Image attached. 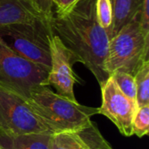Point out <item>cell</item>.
Here are the masks:
<instances>
[{"label": "cell", "instance_id": "9a60e30c", "mask_svg": "<svg viewBox=\"0 0 149 149\" xmlns=\"http://www.w3.org/2000/svg\"><path fill=\"white\" fill-rule=\"evenodd\" d=\"M133 134L139 138L148 135L149 133V106L138 107L132 122Z\"/></svg>", "mask_w": 149, "mask_h": 149}, {"label": "cell", "instance_id": "9c48e42d", "mask_svg": "<svg viewBox=\"0 0 149 149\" xmlns=\"http://www.w3.org/2000/svg\"><path fill=\"white\" fill-rule=\"evenodd\" d=\"M52 149H113L103 137L95 122L69 132H60L52 135Z\"/></svg>", "mask_w": 149, "mask_h": 149}, {"label": "cell", "instance_id": "7a4b0ae2", "mask_svg": "<svg viewBox=\"0 0 149 149\" xmlns=\"http://www.w3.org/2000/svg\"><path fill=\"white\" fill-rule=\"evenodd\" d=\"M34 113L57 134L76 131L92 122L98 107H90L69 100L52 91L47 86L34 88L25 99Z\"/></svg>", "mask_w": 149, "mask_h": 149}, {"label": "cell", "instance_id": "d6986e66", "mask_svg": "<svg viewBox=\"0 0 149 149\" xmlns=\"http://www.w3.org/2000/svg\"><path fill=\"white\" fill-rule=\"evenodd\" d=\"M45 15L48 17L52 18L53 12H52V3L50 0H30Z\"/></svg>", "mask_w": 149, "mask_h": 149}, {"label": "cell", "instance_id": "3957f363", "mask_svg": "<svg viewBox=\"0 0 149 149\" xmlns=\"http://www.w3.org/2000/svg\"><path fill=\"white\" fill-rule=\"evenodd\" d=\"M149 38L141 27L139 13L109 41L106 70L109 76L114 72H124L133 76L148 61Z\"/></svg>", "mask_w": 149, "mask_h": 149}, {"label": "cell", "instance_id": "8992f818", "mask_svg": "<svg viewBox=\"0 0 149 149\" xmlns=\"http://www.w3.org/2000/svg\"><path fill=\"white\" fill-rule=\"evenodd\" d=\"M0 132L19 135L26 134H54L31 108L25 98L0 85Z\"/></svg>", "mask_w": 149, "mask_h": 149}, {"label": "cell", "instance_id": "7c38bea8", "mask_svg": "<svg viewBox=\"0 0 149 149\" xmlns=\"http://www.w3.org/2000/svg\"><path fill=\"white\" fill-rule=\"evenodd\" d=\"M113 11V24L108 33L112 39L120 30L128 24L140 11L142 0H110Z\"/></svg>", "mask_w": 149, "mask_h": 149}, {"label": "cell", "instance_id": "6da1fadb", "mask_svg": "<svg viewBox=\"0 0 149 149\" xmlns=\"http://www.w3.org/2000/svg\"><path fill=\"white\" fill-rule=\"evenodd\" d=\"M51 26L74 63H82L102 86L110 77L106 70L110 39L97 19L96 0H79L65 14L53 15Z\"/></svg>", "mask_w": 149, "mask_h": 149}, {"label": "cell", "instance_id": "30bf717a", "mask_svg": "<svg viewBox=\"0 0 149 149\" xmlns=\"http://www.w3.org/2000/svg\"><path fill=\"white\" fill-rule=\"evenodd\" d=\"M51 21L52 18L45 15L30 0H0V26Z\"/></svg>", "mask_w": 149, "mask_h": 149}, {"label": "cell", "instance_id": "277c9868", "mask_svg": "<svg viewBox=\"0 0 149 149\" xmlns=\"http://www.w3.org/2000/svg\"><path fill=\"white\" fill-rule=\"evenodd\" d=\"M51 22L12 24L0 26V38L23 58L48 70L51 68Z\"/></svg>", "mask_w": 149, "mask_h": 149}, {"label": "cell", "instance_id": "ba28073f", "mask_svg": "<svg viewBox=\"0 0 149 149\" xmlns=\"http://www.w3.org/2000/svg\"><path fill=\"white\" fill-rule=\"evenodd\" d=\"M102 104L98 107V113L108 118L126 137L133 134L132 122L137 110V105L125 96L112 77L100 86Z\"/></svg>", "mask_w": 149, "mask_h": 149}, {"label": "cell", "instance_id": "5b68a950", "mask_svg": "<svg viewBox=\"0 0 149 149\" xmlns=\"http://www.w3.org/2000/svg\"><path fill=\"white\" fill-rule=\"evenodd\" d=\"M49 70L23 58L0 38V85L27 99L40 86H48Z\"/></svg>", "mask_w": 149, "mask_h": 149}, {"label": "cell", "instance_id": "52a82bcc", "mask_svg": "<svg viewBox=\"0 0 149 149\" xmlns=\"http://www.w3.org/2000/svg\"><path fill=\"white\" fill-rule=\"evenodd\" d=\"M51 68L48 72V86L55 88L56 93L72 100L77 101L74 94V85L80 79L73 72L75 64L72 55L64 45L59 38L52 35L50 39Z\"/></svg>", "mask_w": 149, "mask_h": 149}, {"label": "cell", "instance_id": "2e32d148", "mask_svg": "<svg viewBox=\"0 0 149 149\" xmlns=\"http://www.w3.org/2000/svg\"><path fill=\"white\" fill-rule=\"evenodd\" d=\"M96 16L100 24L109 33L113 24V11L110 0H96Z\"/></svg>", "mask_w": 149, "mask_h": 149}, {"label": "cell", "instance_id": "4fadbf2b", "mask_svg": "<svg viewBox=\"0 0 149 149\" xmlns=\"http://www.w3.org/2000/svg\"><path fill=\"white\" fill-rule=\"evenodd\" d=\"M134 77L136 85L137 107L149 106V60L144 62Z\"/></svg>", "mask_w": 149, "mask_h": 149}, {"label": "cell", "instance_id": "5bb4252c", "mask_svg": "<svg viewBox=\"0 0 149 149\" xmlns=\"http://www.w3.org/2000/svg\"><path fill=\"white\" fill-rule=\"evenodd\" d=\"M110 77L114 80L122 93L136 104V85L134 77L124 72H114Z\"/></svg>", "mask_w": 149, "mask_h": 149}, {"label": "cell", "instance_id": "e0dca14e", "mask_svg": "<svg viewBox=\"0 0 149 149\" xmlns=\"http://www.w3.org/2000/svg\"><path fill=\"white\" fill-rule=\"evenodd\" d=\"M140 24L144 35L149 38V0H142L140 9Z\"/></svg>", "mask_w": 149, "mask_h": 149}, {"label": "cell", "instance_id": "ac0fdd59", "mask_svg": "<svg viewBox=\"0 0 149 149\" xmlns=\"http://www.w3.org/2000/svg\"><path fill=\"white\" fill-rule=\"evenodd\" d=\"M56 7V14L62 15L70 10L79 0H50Z\"/></svg>", "mask_w": 149, "mask_h": 149}, {"label": "cell", "instance_id": "8fae6325", "mask_svg": "<svg viewBox=\"0 0 149 149\" xmlns=\"http://www.w3.org/2000/svg\"><path fill=\"white\" fill-rule=\"evenodd\" d=\"M52 134H6L0 132V149H52Z\"/></svg>", "mask_w": 149, "mask_h": 149}]
</instances>
